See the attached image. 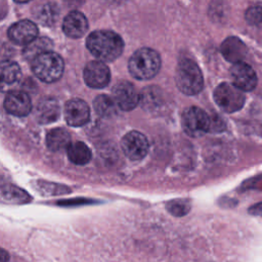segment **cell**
Returning a JSON list of instances; mask_svg holds the SVG:
<instances>
[{
	"label": "cell",
	"mask_w": 262,
	"mask_h": 262,
	"mask_svg": "<svg viewBox=\"0 0 262 262\" xmlns=\"http://www.w3.org/2000/svg\"><path fill=\"white\" fill-rule=\"evenodd\" d=\"M86 46L90 53L103 62L117 59L123 52L124 42L113 31L97 30L87 37Z\"/></svg>",
	"instance_id": "obj_1"
},
{
	"label": "cell",
	"mask_w": 262,
	"mask_h": 262,
	"mask_svg": "<svg viewBox=\"0 0 262 262\" xmlns=\"http://www.w3.org/2000/svg\"><path fill=\"white\" fill-rule=\"evenodd\" d=\"M161 68L159 53L150 48H140L130 57L128 69L131 76L137 80H148L155 77Z\"/></svg>",
	"instance_id": "obj_2"
},
{
	"label": "cell",
	"mask_w": 262,
	"mask_h": 262,
	"mask_svg": "<svg viewBox=\"0 0 262 262\" xmlns=\"http://www.w3.org/2000/svg\"><path fill=\"white\" fill-rule=\"evenodd\" d=\"M175 81L178 89L186 95H194L204 87L203 74L199 66L189 58H182L177 66Z\"/></svg>",
	"instance_id": "obj_3"
},
{
	"label": "cell",
	"mask_w": 262,
	"mask_h": 262,
	"mask_svg": "<svg viewBox=\"0 0 262 262\" xmlns=\"http://www.w3.org/2000/svg\"><path fill=\"white\" fill-rule=\"evenodd\" d=\"M64 63L60 55L47 51L32 60V70L35 76L45 83H53L60 79Z\"/></svg>",
	"instance_id": "obj_4"
},
{
	"label": "cell",
	"mask_w": 262,
	"mask_h": 262,
	"mask_svg": "<svg viewBox=\"0 0 262 262\" xmlns=\"http://www.w3.org/2000/svg\"><path fill=\"white\" fill-rule=\"evenodd\" d=\"M214 100L225 113L239 111L245 103L244 92L232 83H221L214 91Z\"/></svg>",
	"instance_id": "obj_5"
},
{
	"label": "cell",
	"mask_w": 262,
	"mask_h": 262,
	"mask_svg": "<svg viewBox=\"0 0 262 262\" xmlns=\"http://www.w3.org/2000/svg\"><path fill=\"white\" fill-rule=\"evenodd\" d=\"M181 124L185 133L191 137H200L210 129V117L198 106H190L182 114Z\"/></svg>",
	"instance_id": "obj_6"
},
{
	"label": "cell",
	"mask_w": 262,
	"mask_h": 262,
	"mask_svg": "<svg viewBox=\"0 0 262 262\" xmlns=\"http://www.w3.org/2000/svg\"><path fill=\"white\" fill-rule=\"evenodd\" d=\"M121 147L124 155L131 161L142 160L148 151V141L146 137L138 132H128L121 141Z\"/></svg>",
	"instance_id": "obj_7"
},
{
	"label": "cell",
	"mask_w": 262,
	"mask_h": 262,
	"mask_svg": "<svg viewBox=\"0 0 262 262\" xmlns=\"http://www.w3.org/2000/svg\"><path fill=\"white\" fill-rule=\"evenodd\" d=\"M116 105L123 111H131L139 103V94L135 87L128 81H120L113 89Z\"/></svg>",
	"instance_id": "obj_8"
},
{
	"label": "cell",
	"mask_w": 262,
	"mask_h": 262,
	"mask_svg": "<svg viewBox=\"0 0 262 262\" xmlns=\"http://www.w3.org/2000/svg\"><path fill=\"white\" fill-rule=\"evenodd\" d=\"M84 80L91 88H103L111 80L110 69L100 60L89 61L84 69Z\"/></svg>",
	"instance_id": "obj_9"
},
{
	"label": "cell",
	"mask_w": 262,
	"mask_h": 262,
	"mask_svg": "<svg viewBox=\"0 0 262 262\" xmlns=\"http://www.w3.org/2000/svg\"><path fill=\"white\" fill-rule=\"evenodd\" d=\"M7 36L11 42L17 45H27L38 36V28L35 23L29 19L18 20L12 24L8 31Z\"/></svg>",
	"instance_id": "obj_10"
},
{
	"label": "cell",
	"mask_w": 262,
	"mask_h": 262,
	"mask_svg": "<svg viewBox=\"0 0 262 262\" xmlns=\"http://www.w3.org/2000/svg\"><path fill=\"white\" fill-rule=\"evenodd\" d=\"M4 108L10 115L16 117H25L32 111L31 98L25 91H9L4 99Z\"/></svg>",
	"instance_id": "obj_11"
},
{
	"label": "cell",
	"mask_w": 262,
	"mask_h": 262,
	"mask_svg": "<svg viewBox=\"0 0 262 262\" xmlns=\"http://www.w3.org/2000/svg\"><path fill=\"white\" fill-rule=\"evenodd\" d=\"M64 118L71 126L80 127L85 125L90 119L88 104L79 98L70 99L64 105Z\"/></svg>",
	"instance_id": "obj_12"
},
{
	"label": "cell",
	"mask_w": 262,
	"mask_h": 262,
	"mask_svg": "<svg viewBox=\"0 0 262 262\" xmlns=\"http://www.w3.org/2000/svg\"><path fill=\"white\" fill-rule=\"evenodd\" d=\"M233 84L244 91H251L257 85V75L252 67L246 62L234 63L230 70Z\"/></svg>",
	"instance_id": "obj_13"
},
{
	"label": "cell",
	"mask_w": 262,
	"mask_h": 262,
	"mask_svg": "<svg viewBox=\"0 0 262 262\" xmlns=\"http://www.w3.org/2000/svg\"><path fill=\"white\" fill-rule=\"evenodd\" d=\"M21 78L19 66L11 60L0 61V91L8 93L15 90Z\"/></svg>",
	"instance_id": "obj_14"
},
{
	"label": "cell",
	"mask_w": 262,
	"mask_h": 262,
	"mask_svg": "<svg viewBox=\"0 0 262 262\" xmlns=\"http://www.w3.org/2000/svg\"><path fill=\"white\" fill-rule=\"evenodd\" d=\"M220 50L224 58L233 64L244 62L248 53L246 44L237 37H228L225 39L220 46Z\"/></svg>",
	"instance_id": "obj_15"
},
{
	"label": "cell",
	"mask_w": 262,
	"mask_h": 262,
	"mask_svg": "<svg viewBox=\"0 0 262 262\" xmlns=\"http://www.w3.org/2000/svg\"><path fill=\"white\" fill-rule=\"evenodd\" d=\"M62 30L70 38H80L88 30L87 18L79 11H72L64 17L62 21Z\"/></svg>",
	"instance_id": "obj_16"
},
{
	"label": "cell",
	"mask_w": 262,
	"mask_h": 262,
	"mask_svg": "<svg viewBox=\"0 0 262 262\" xmlns=\"http://www.w3.org/2000/svg\"><path fill=\"white\" fill-rule=\"evenodd\" d=\"M60 108L58 101L54 98L47 97L40 101L37 107L36 117L39 123L49 124L56 121L59 117Z\"/></svg>",
	"instance_id": "obj_17"
},
{
	"label": "cell",
	"mask_w": 262,
	"mask_h": 262,
	"mask_svg": "<svg viewBox=\"0 0 262 262\" xmlns=\"http://www.w3.org/2000/svg\"><path fill=\"white\" fill-rule=\"evenodd\" d=\"M71 144V135L63 128L50 130L46 135V145L51 151H60L67 149Z\"/></svg>",
	"instance_id": "obj_18"
},
{
	"label": "cell",
	"mask_w": 262,
	"mask_h": 262,
	"mask_svg": "<svg viewBox=\"0 0 262 262\" xmlns=\"http://www.w3.org/2000/svg\"><path fill=\"white\" fill-rule=\"evenodd\" d=\"M52 45H53L52 41L49 38H47V37H37L25 46L24 51H23L24 57L27 60L32 61L33 59H35L40 54H42L44 52H47V51H51Z\"/></svg>",
	"instance_id": "obj_19"
},
{
	"label": "cell",
	"mask_w": 262,
	"mask_h": 262,
	"mask_svg": "<svg viewBox=\"0 0 262 262\" xmlns=\"http://www.w3.org/2000/svg\"><path fill=\"white\" fill-rule=\"evenodd\" d=\"M67 154L69 160L75 165H86L91 160V150L82 141L71 143L67 148Z\"/></svg>",
	"instance_id": "obj_20"
},
{
	"label": "cell",
	"mask_w": 262,
	"mask_h": 262,
	"mask_svg": "<svg viewBox=\"0 0 262 262\" xmlns=\"http://www.w3.org/2000/svg\"><path fill=\"white\" fill-rule=\"evenodd\" d=\"M93 107L100 117H112L116 114L117 107L113 98L107 95H98L93 101Z\"/></svg>",
	"instance_id": "obj_21"
},
{
	"label": "cell",
	"mask_w": 262,
	"mask_h": 262,
	"mask_svg": "<svg viewBox=\"0 0 262 262\" xmlns=\"http://www.w3.org/2000/svg\"><path fill=\"white\" fill-rule=\"evenodd\" d=\"M2 193L3 196L10 203L24 204L28 203L31 200L30 194L26 190L11 184L4 185L2 187Z\"/></svg>",
	"instance_id": "obj_22"
},
{
	"label": "cell",
	"mask_w": 262,
	"mask_h": 262,
	"mask_svg": "<svg viewBox=\"0 0 262 262\" xmlns=\"http://www.w3.org/2000/svg\"><path fill=\"white\" fill-rule=\"evenodd\" d=\"M157 88H147L139 95V102L145 108H154L161 104V95L157 92Z\"/></svg>",
	"instance_id": "obj_23"
},
{
	"label": "cell",
	"mask_w": 262,
	"mask_h": 262,
	"mask_svg": "<svg viewBox=\"0 0 262 262\" xmlns=\"http://www.w3.org/2000/svg\"><path fill=\"white\" fill-rule=\"evenodd\" d=\"M58 16V8L53 3L45 4L39 11L38 18L43 25H52Z\"/></svg>",
	"instance_id": "obj_24"
},
{
	"label": "cell",
	"mask_w": 262,
	"mask_h": 262,
	"mask_svg": "<svg viewBox=\"0 0 262 262\" xmlns=\"http://www.w3.org/2000/svg\"><path fill=\"white\" fill-rule=\"evenodd\" d=\"M38 189L43 194H49V195H56V194H66L71 192L68 186L57 184V183H51V182H44L39 181L38 182Z\"/></svg>",
	"instance_id": "obj_25"
},
{
	"label": "cell",
	"mask_w": 262,
	"mask_h": 262,
	"mask_svg": "<svg viewBox=\"0 0 262 262\" xmlns=\"http://www.w3.org/2000/svg\"><path fill=\"white\" fill-rule=\"evenodd\" d=\"M167 210L174 216L181 217L186 215L190 210V205L186 200H174L167 204Z\"/></svg>",
	"instance_id": "obj_26"
},
{
	"label": "cell",
	"mask_w": 262,
	"mask_h": 262,
	"mask_svg": "<svg viewBox=\"0 0 262 262\" xmlns=\"http://www.w3.org/2000/svg\"><path fill=\"white\" fill-rule=\"evenodd\" d=\"M245 17L248 23L254 26H258L261 23V7L259 5L250 7L245 14Z\"/></svg>",
	"instance_id": "obj_27"
},
{
	"label": "cell",
	"mask_w": 262,
	"mask_h": 262,
	"mask_svg": "<svg viewBox=\"0 0 262 262\" xmlns=\"http://www.w3.org/2000/svg\"><path fill=\"white\" fill-rule=\"evenodd\" d=\"M9 254L6 250L0 248V262H8Z\"/></svg>",
	"instance_id": "obj_28"
},
{
	"label": "cell",
	"mask_w": 262,
	"mask_h": 262,
	"mask_svg": "<svg viewBox=\"0 0 262 262\" xmlns=\"http://www.w3.org/2000/svg\"><path fill=\"white\" fill-rule=\"evenodd\" d=\"M251 209H254V213L253 214H256V215H259L261 213V204H257L255 205L253 208Z\"/></svg>",
	"instance_id": "obj_29"
},
{
	"label": "cell",
	"mask_w": 262,
	"mask_h": 262,
	"mask_svg": "<svg viewBox=\"0 0 262 262\" xmlns=\"http://www.w3.org/2000/svg\"><path fill=\"white\" fill-rule=\"evenodd\" d=\"M14 1L17 2V3H26V2H29L31 0H14Z\"/></svg>",
	"instance_id": "obj_30"
}]
</instances>
